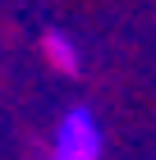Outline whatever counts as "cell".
<instances>
[{"label":"cell","mask_w":156,"mask_h":160,"mask_svg":"<svg viewBox=\"0 0 156 160\" xmlns=\"http://www.w3.org/2000/svg\"><path fill=\"white\" fill-rule=\"evenodd\" d=\"M41 55H46L51 69H60L64 78H78V73H83V55H78V46L69 41V32H60V28H51L46 37H41Z\"/></svg>","instance_id":"obj_2"},{"label":"cell","mask_w":156,"mask_h":160,"mask_svg":"<svg viewBox=\"0 0 156 160\" xmlns=\"http://www.w3.org/2000/svg\"><path fill=\"white\" fill-rule=\"evenodd\" d=\"M51 160H101V123L87 105H73L69 114H60Z\"/></svg>","instance_id":"obj_1"}]
</instances>
